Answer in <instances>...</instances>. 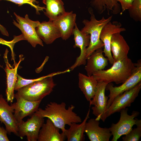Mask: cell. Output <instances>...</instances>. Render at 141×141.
<instances>
[{
    "label": "cell",
    "mask_w": 141,
    "mask_h": 141,
    "mask_svg": "<svg viewBox=\"0 0 141 141\" xmlns=\"http://www.w3.org/2000/svg\"><path fill=\"white\" fill-rule=\"evenodd\" d=\"M72 34L74 35L75 42L73 47L74 48H79L80 50V53L79 56L77 58L74 63L70 68V71L73 70L78 66L86 64V48L89 46L90 41V35L85 34L80 31L76 23Z\"/></svg>",
    "instance_id": "cell-14"
},
{
    "label": "cell",
    "mask_w": 141,
    "mask_h": 141,
    "mask_svg": "<svg viewBox=\"0 0 141 141\" xmlns=\"http://www.w3.org/2000/svg\"><path fill=\"white\" fill-rule=\"evenodd\" d=\"M111 51L114 62L121 60L127 56L130 47L120 33L113 34L111 37Z\"/></svg>",
    "instance_id": "cell-20"
},
{
    "label": "cell",
    "mask_w": 141,
    "mask_h": 141,
    "mask_svg": "<svg viewBox=\"0 0 141 141\" xmlns=\"http://www.w3.org/2000/svg\"><path fill=\"white\" fill-rule=\"evenodd\" d=\"M99 121L92 118L86 122L85 132L91 141H109L112 136L109 128L99 126Z\"/></svg>",
    "instance_id": "cell-16"
},
{
    "label": "cell",
    "mask_w": 141,
    "mask_h": 141,
    "mask_svg": "<svg viewBox=\"0 0 141 141\" xmlns=\"http://www.w3.org/2000/svg\"><path fill=\"white\" fill-rule=\"evenodd\" d=\"M141 89L140 82L132 88L115 97L105 111L106 118L116 112H120L122 109L130 107L138 96Z\"/></svg>",
    "instance_id": "cell-7"
},
{
    "label": "cell",
    "mask_w": 141,
    "mask_h": 141,
    "mask_svg": "<svg viewBox=\"0 0 141 141\" xmlns=\"http://www.w3.org/2000/svg\"><path fill=\"white\" fill-rule=\"evenodd\" d=\"M0 67H2V66H1V65H0Z\"/></svg>",
    "instance_id": "cell-34"
},
{
    "label": "cell",
    "mask_w": 141,
    "mask_h": 141,
    "mask_svg": "<svg viewBox=\"0 0 141 141\" xmlns=\"http://www.w3.org/2000/svg\"><path fill=\"white\" fill-rule=\"evenodd\" d=\"M0 31L1 33L3 35L9 36V33L6 28L0 24Z\"/></svg>",
    "instance_id": "cell-33"
},
{
    "label": "cell",
    "mask_w": 141,
    "mask_h": 141,
    "mask_svg": "<svg viewBox=\"0 0 141 141\" xmlns=\"http://www.w3.org/2000/svg\"><path fill=\"white\" fill-rule=\"evenodd\" d=\"M90 109L89 108L83 122L78 124L73 122L69 126V128L66 129L64 133L68 141H83L85 139V125L87 120L89 118Z\"/></svg>",
    "instance_id": "cell-24"
},
{
    "label": "cell",
    "mask_w": 141,
    "mask_h": 141,
    "mask_svg": "<svg viewBox=\"0 0 141 141\" xmlns=\"http://www.w3.org/2000/svg\"><path fill=\"white\" fill-rule=\"evenodd\" d=\"M8 51L6 49L4 54L3 58L5 64V71L6 74L7 88L6 90V100L8 102H13L15 98L14 87L17 80V71L21 62L24 58L23 55H19V60L18 63H14V68H13L9 62L8 58Z\"/></svg>",
    "instance_id": "cell-13"
},
{
    "label": "cell",
    "mask_w": 141,
    "mask_h": 141,
    "mask_svg": "<svg viewBox=\"0 0 141 141\" xmlns=\"http://www.w3.org/2000/svg\"><path fill=\"white\" fill-rule=\"evenodd\" d=\"M25 40L23 35L22 34L19 36H14L13 39L11 41H7L0 38V44L6 45L8 46L10 49L11 51V61H15V54L13 51V48L15 44L17 42Z\"/></svg>",
    "instance_id": "cell-29"
},
{
    "label": "cell",
    "mask_w": 141,
    "mask_h": 141,
    "mask_svg": "<svg viewBox=\"0 0 141 141\" xmlns=\"http://www.w3.org/2000/svg\"><path fill=\"white\" fill-rule=\"evenodd\" d=\"M128 108L122 109L119 121L116 124L112 123L109 128L113 136L111 141H117L122 136L126 135L132 129L133 126L136 125L137 118L139 113L133 110L131 115L128 114Z\"/></svg>",
    "instance_id": "cell-6"
},
{
    "label": "cell",
    "mask_w": 141,
    "mask_h": 141,
    "mask_svg": "<svg viewBox=\"0 0 141 141\" xmlns=\"http://www.w3.org/2000/svg\"><path fill=\"white\" fill-rule=\"evenodd\" d=\"M5 0L12 2L18 5L19 6H21L24 4H27L30 5L32 7L34 8L36 10L37 14H39V11H43L45 9V7H40L38 5H36L34 3H37V0Z\"/></svg>",
    "instance_id": "cell-30"
},
{
    "label": "cell",
    "mask_w": 141,
    "mask_h": 141,
    "mask_svg": "<svg viewBox=\"0 0 141 141\" xmlns=\"http://www.w3.org/2000/svg\"><path fill=\"white\" fill-rule=\"evenodd\" d=\"M76 19V14L73 11L67 12L59 19L52 21L60 32L62 39L66 40L72 34Z\"/></svg>",
    "instance_id": "cell-21"
},
{
    "label": "cell",
    "mask_w": 141,
    "mask_h": 141,
    "mask_svg": "<svg viewBox=\"0 0 141 141\" xmlns=\"http://www.w3.org/2000/svg\"><path fill=\"white\" fill-rule=\"evenodd\" d=\"M128 10L131 18L136 22L141 21V0H134Z\"/></svg>",
    "instance_id": "cell-27"
},
{
    "label": "cell",
    "mask_w": 141,
    "mask_h": 141,
    "mask_svg": "<svg viewBox=\"0 0 141 141\" xmlns=\"http://www.w3.org/2000/svg\"><path fill=\"white\" fill-rule=\"evenodd\" d=\"M49 75V74L36 79H27L23 78L17 74V80L15 86L14 90L17 91L19 89L46 78Z\"/></svg>",
    "instance_id": "cell-28"
},
{
    "label": "cell",
    "mask_w": 141,
    "mask_h": 141,
    "mask_svg": "<svg viewBox=\"0 0 141 141\" xmlns=\"http://www.w3.org/2000/svg\"><path fill=\"white\" fill-rule=\"evenodd\" d=\"M36 31L39 37L47 44L52 43L61 37L59 29L51 21L40 23L36 28Z\"/></svg>",
    "instance_id": "cell-17"
},
{
    "label": "cell",
    "mask_w": 141,
    "mask_h": 141,
    "mask_svg": "<svg viewBox=\"0 0 141 141\" xmlns=\"http://www.w3.org/2000/svg\"><path fill=\"white\" fill-rule=\"evenodd\" d=\"M7 134V131L5 128L0 125V141H9Z\"/></svg>",
    "instance_id": "cell-32"
},
{
    "label": "cell",
    "mask_w": 141,
    "mask_h": 141,
    "mask_svg": "<svg viewBox=\"0 0 141 141\" xmlns=\"http://www.w3.org/2000/svg\"><path fill=\"white\" fill-rule=\"evenodd\" d=\"M53 73L43 79L24 86L17 91V93L25 99L31 101H42L52 92L56 84L53 77L56 74L66 72Z\"/></svg>",
    "instance_id": "cell-4"
},
{
    "label": "cell",
    "mask_w": 141,
    "mask_h": 141,
    "mask_svg": "<svg viewBox=\"0 0 141 141\" xmlns=\"http://www.w3.org/2000/svg\"><path fill=\"white\" fill-rule=\"evenodd\" d=\"M88 11L91 15L90 20L84 19L83 20L82 22L84 26L81 30L82 32L90 36V44L86 48V60L94 51L104 47V44L100 39V34L103 28L111 21L112 17L111 16L105 19L103 16L101 19L98 20L96 18L91 8H89Z\"/></svg>",
    "instance_id": "cell-3"
},
{
    "label": "cell",
    "mask_w": 141,
    "mask_h": 141,
    "mask_svg": "<svg viewBox=\"0 0 141 141\" xmlns=\"http://www.w3.org/2000/svg\"><path fill=\"white\" fill-rule=\"evenodd\" d=\"M78 86L88 101L94 97L98 81L93 75L89 76L79 73Z\"/></svg>",
    "instance_id": "cell-22"
},
{
    "label": "cell",
    "mask_w": 141,
    "mask_h": 141,
    "mask_svg": "<svg viewBox=\"0 0 141 141\" xmlns=\"http://www.w3.org/2000/svg\"><path fill=\"white\" fill-rule=\"evenodd\" d=\"M107 83L104 81L98 82L96 89L94 97L89 102V107L94 105L91 109L92 114L97 118L96 120H101L104 122L107 118L105 112L108 97L105 95V88Z\"/></svg>",
    "instance_id": "cell-10"
},
{
    "label": "cell",
    "mask_w": 141,
    "mask_h": 141,
    "mask_svg": "<svg viewBox=\"0 0 141 141\" xmlns=\"http://www.w3.org/2000/svg\"><path fill=\"white\" fill-rule=\"evenodd\" d=\"M90 3L100 14L105 10L107 11L108 15L110 12L114 14H117L120 12V4L116 0H92Z\"/></svg>",
    "instance_id": "cell-25"
},
{
    "label": "cell",
    "mask_w": 141,
    "mask_h": 141,
    "mask_svg": "<svg viewBox=\"0 0 141 141\" xmlns=\"http://www.w3.org/2000/svg\"><path fill=\"white\" fill-rule=\"evenodd\" d=\"M60 129L56 126L52 121L47 118L40 129L38 141H63L66 137L64 133L59 132Z\"/></svg>",
    "instance_id": "cell-18"
},
{
    "label": "cell",
    "mask_w": 141,
    "mask_h": 141,
    "mask_svg": "<svg viewBox=\"0 0 141 141\" xmlns=\"http://www.w3.org/2000/svg\"><path fill=\"white\" fill-rule=\"evenodd\" d=\"M43 2L46 6L44 14L49 18V20H57L67 12L62 0H43Z\"/></svg>",
    "instance_id": "cell-23"
},
{
    "label": "cell",
    "mask_w": 141,
    "mask_h": 141,
    "mask_svg": "<svg viewBox=\"0 0 141 141\" xmlns=\"http://www.w3.org/2000/svg\"><path fill=\"white\" fill-rule=\"evenodd\" d=\"M136 125L137 127L131 130L123 137V141H138L141 137V120L136 119Z\"/></svg>",
    "instance_id": "cell-26"
},
{
    "label": "cell",
    "mask_w": 141,
    "mask_h": 141,
    "mask_svg": "<svg viewBox=\"0 0 141 141\" xmlns=\"http://www.w3.org/2000/svg\"><path fill=\"white\" fill-rule=\"evenodd\" d=\"M16 99L14 113L18 123L27 116H31L37 110L42 101H31L22 98L17 93L15 94Z\"/></svg>",
    "instance_id": "cell-15"
},
{
    "label": "cell",
    "mask_w": 141,
    "mask_h": 141,
    "mask_svg": "<svg viewBox=\"0 0 141 141\" xmlns=\"http://www.w3.org/2000/svg\"><path fill=\"white\" fill-rule=\"evenodd\" d=\"M121 27L122 24L119 22L113 21L111 22L110 21L103 28L100 34V39L104 45L103 52L111 64L114 63V60L111 53V38L113 34L117 33H120L126 31L125 28Z\"/></svg>",
    "instance_id": "cell-12"
},
{
    "label": "cell",
    "mask_w": 141,
    "mask_h": 141,
    "mask_svg": "<svg viewBox=\"0 0 141 141\" xmlns=\"http://www.w3.org/2000/svg\"><path fill=\"white\" fill-rule=\"evenodd\" d=\"M136 65V68L132 74L121 85L118 86H114L113 84L111 83L106 85L105 90H109L110 92L108 96L109 98L107 101V109L109 107L115 97L132 88L141 82L140 60H138Z\"/></svg>",
    "instance_id": "cell-8"
},
{
    "label": "cell",
    "mask_w": 141,
    "mask_h": 141,
    "mask_svg": "<svg viewBox=\"0 0 141 141\" xmlns=\"http://www.w3.org/2000/svg\"><path fill=\"white\" fill-rule=\"evenodd\" d=\"M66 105L64 102L58 104L50 102L47 104L44 109L39 108L35 113L41 117L50 119L64 133L66 125L70 126L73 122L78 123L82 122L81 118L73 111L75 107L71 105L66 109Z\"/></svg>",
    "instance_id": "cell-1"
},
{
    "label": "cell",
    "mask_w": 141,
    "mask_h": 141,
    "mask_svg": "<svg viewBox=\"0 0 141 141\" xmlns=\"http://www.w3.org/2000/svg\"><path fill=\"white\" fill-rule=\"evenodd\" d=\"M136 67V63H133L127 56L115 62L110 68L98 71L93 75L98 82L104 81L108 84L114 82L118 84L122 83L127 79Z\"/></svg>",
    "instance_id": "cell-2"
},
{
    "label": "cell",
    "mask_w": 141,
    "mask_h": 141,
    "mask_svg": "<svg viewBox=\"0 0 141 141\" xmlns=\"http://www.w3.org/2000/svg\"><path fill=\"white\" fill-rule=\"evenodd\" d=\"M14 14L17 22L13 20V23L21 30L25 40H27L34 48L38 44L43 46L42 41L38 36L36 31V28L40 22L38 21L30 19L27 14L23 17L15 12Z\"/></svg>",
    "instance_id": "cell-5"
},
{
    "label": "cell",
    "mask_w": 141,
    "mask_h": 141,
    "mask_svg": "<svg viewBox=\"0 0 141 141\" xmlns=\"http://www.w3.org/2000/svg\"><path fill=\"white\" fill-rule=\"evenodd\" d=\"M8 102L3 95H0V121L4 125L8 134L13 133L18 137V122L14 115L15 102L10 105Z\"/></svg>",
    "instance_id": "cell-11"
},
{
    "label": "cell",
    "mask_w": 141,
    "mask_h": 141,
    "mask_svg": "<svg viewBox=\"0 0 141 141\" xmlns=\"http://www.w3.org/2000/svg\"><path fill=\"white\" fill-rule=\"evenodd\" d=\"M44 121V118L34 113L26 121L22 120L18 123V137L22 139L26 136L28 141H37L39 130Z\"/></svg>",
    "instance_id": "cell-9"
},
{
    "label": "cell",
    "mask_w": 141,
    "mask_h": 141,
    "mask_svg": "<svg viewBox=\"0 0 141 141\" xmlns=\"http://www.w3.org/2000/svg\"><path fill=\"white\" fill-rule=\"evenodd\" d=\"M119 2L121 6L122 11L120 13V14L126 10L128 9L132 6L134 0H116Z\"/></svg>",
    "instance_id": "cell-31"
},
{
    "label": "cell",
    "mask_w": 141,
    "mask_h": 141,
    "mask_svg": "<svg viewBox=\"0 0 141 141\" xmlns=\"http://www.w3.org/2000/svg\"><path fill=\"white\" fill-rule=\"evenodd\" d=\"M103 53L102 48H99L94 51L87 59L85 69L88 76H90L96 72L103 70L107 65L108 59L104 57Z\"/></svg>",
    "instance_id": "cell-19"
}]
</instances>
